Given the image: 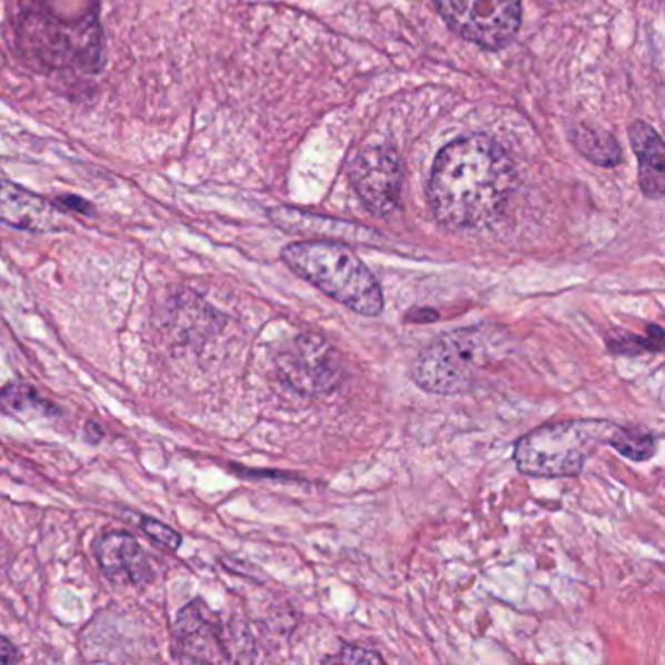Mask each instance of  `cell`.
Segmentation results:
<instances>
[{"label":"cell","mask_w":665,"mask_h":665,"mask_svg":"<svg viewBox=\"0 0 665 665\" xmlns=\"http://www.w3.org/2000/svg\"><path fill=\"white\" fill-rule=\"evenodd\" d=\"M515 185L504 147L488 135H468L441 149L433 162L427 200L441 225L461 231L488 225Z\"/></svg>","instance_id":"1"},{"label":"cell","mask_w":665,"mask_h":665,"mask_svg":"<svg viewBox=\"0 0 665 665\" xmlns=\"http://www.w3.org/2000/svg\"><path fill=\"white\" fill-rule=\"evenodd\" d=\"M14 32L38 71L94 74L102 64L100 0H18Z\"/></svg>","instance_id":"2"},{"label":"cell","mask_w":665,"mask_h":665,"mask_svg":"<svg viewBox=\"0 0 665 665\" xmlns=\"http://www.w3.org/2000/svg\"><path fill=\"white\" fill-rule=\"evenodd\" d=\"M512 352V334L496 324L451 330L417 355L412 377L422 391L441 396L471 393L482 375Z\"/></svg>","instance_id":"3"},{"label":"cell","mask_w":665,"mask_h":665,"mask_svg":"<svg viewBox=\"0 0 665 665\" xmlns=\"http://www.w3.org/2000/svg\"><path fill=\"white\" fill-rule=\"evenodd\" d=\"M281 260L291 272L353 313L379 316L385 309L377 278L344 242H295L281 250Z\"/></svg>","instance_id":"4"},{"label":"cell","mask_w":665,"mask_h":665,"mask_svg":"<svg viewBox=\"0 0 665 665\" xmlns=\"http://www.w3.org/2000/svg\"><path fill=\"white\" fill-rule=\"evenodd\" d=\"M607 420H562L533 430L515 445L517 471L533 478H572L615 430Z\"/></svg>","instance_id":"5"},{"label":"cell","mask_w":665,"mask_h":665,"mask_svg":"<svg viewBox=\"0 0 665 665\" xmlns=\"http://www.w3.org/2000/svg\"><path fill=\"white\" fill-rule=\"evenodd\" d=\"M453 32L484 49H502L522 26V0H435Z\"/></svg>","instance_id":"6"},{"label":"cell","mask_w":665,"mask_h":665,"mask_svg":"<svg viewBox=\"0 0 665 665\" xmlns=\"http://www.w3.org/2000/svg\"><path fill=\"white\" fill-rule=\"evenodd\" d=\"M281 379L295 393L321 396L336 389L344 377V365L336 347L316 334H299L278 355Z\"/></svg>","instance_id":"7"},{"label":"cell","mask_w":665,"mask_h":665,"mask_svg":"<svg viewBox=\"0 0 665 665\" xmlns=\"http://www.w3.org/2000/svg\"><path fill=\"white\" fill-rule=\"evenodd\" d=\"M352 184L375 215H389L401 198V162L391 147L363 149L352 164Z\"/></svg>","instance_id":"8"},{"label":"cell","mask_w":665,"mask_h":665,"mask_svg":"<svg viewBox=\"0 0 665 665\" xmlns=\"http://www.w3.org/2000/svg\"><path fill=\"white\" fill-rule=\"evenodd\" d=\"M174 634V654L180 662L205 664L226 662L223 633L219 618L205 607V603L193 602L178 613Z\"/></svg>","instance_id":"9"},{"label":"cell","mask_w":665,"mask_h":665,"mask_svg":"<svg viewBox=\"0 0 665 665\" xmlns=\"http://www.w3.org/2000/svg\"><path fill=\"white\" fill-rule=\"evenodd\" d=\"M0 223L28 233H61L63 211L40 193L0 178Z\"/></svg>","instance_id":"10"},{"label":"cell","mask_w":665,"mask_h":665,"mask_svg":"<svg viewBox=\"0 0 665 665\" xmlns=\"http://www.w3.org/2000/svg\"><path fill=\"white\" fill-rule=\"evenodd\" d=\"M97 558L113 584L144 585L153 577L143 548L123 531H112L98 541Z\"/></svg>","instance_id":"11"},{"label":"cell","mask_w":665,"mask_h":665,"mask_svg":"<svg viewBox=\"0 0 665 665\" xmlns=\"http://www.w3.org/2000/svg\"><path fill=\"white\" fill-rule=\"evenodd\" d=\"M270 216L275 225L285 229L289 233L319 234L322 241L361 242L371 244L377 234L360 225H350L336 219H322V216L305 215L295 209H273Z\"/></svg>","instance_id":"12"},{"label":"cell","mask_w":665,"mask_h":665,"mask_svg":"<svg viewBox=\"0 0 665 665\" xmlns=\"http://www.w3.org/2000/svg\"><path fill=\"white\" fill-rule=\"evenodd\" d=\"M628 135L641 164L642 192L649 200L664 198L665 149L662 137L657 135L656 129L644 121L633 123Z\"/></svg>","instance_id":"13"},{"label":"cell","mask_w":665,"mask_h":665,"mask_svg":"<svg viewBox=\"0 0 665 665\" xmlns=\"http://www.w3.org/2000/svg\"><path fill=\"white\" fill-rule=\"evenodd\" d=\"M572 139H574L577 151L599 167H615L621 161V147L605 131L580 125L574 129Z\"/></svg>","instance_id":"14"},{"label":"cell","mask_w":665,"mask_h":665,"mask_svg":"<svg viewBox=\"0 0 665 665\" xmlns=\"http://www.w3.org/2000/svg\"><path fill=\"white\" fill-rule=\"evenodd\" d=\"M607 443L613 450L617 451L618 455L631 459L634 463L648 461V459L656 455V435L646 432V430H638V427L615 425Z\"/></svg>","instance_id":"15"},{"label":"cell","mask_w":665,"mask_h":665,"mask_svg":"<svg viewBox=\"0 0 665 665\" xmlns=\"http://www.w3.org/2000/svg\"><path fill=\"white\" fill-rule=\"evenodd\" d=\"M0 410L18 416V414H30V412H43L48 414L51 412V404L43 401L40 394L33 391L32 386L22 385H10L0 393Z\"/></svg>","instance_id":"16"},{"label":"cell","mask_w":665,"mask_h":665,"mask_svg":"<svg viewBox=\"0 0 665 665\" xmlns=\"http://www.w3.org/2000/svg\"><path fill=\"white\" fill-rule=\"evenodd\" d=\"M609 350L617 355H641L646 352H657L656 345L649 342L646 336H633V334H625V332H618L617 336L609 337Z\"/></svg>","instance_id":"17"},{"label":"cell","mask_w":665,"mask_h":665,"mask_svg":"<svg viewBox=\"0 0 665 665\" xmlns=\"http://www.w3.org/2000/svg\"><path fill=\"white\" fill-rule=\"evenodd\" d=\"M141 530H143L149 537L153 538L157 545L164 546V548H169V551H178L180 545H182L180 533L172 530V527H169L167 523L157 522V520H151V517H143V520H141Z\"/></svg>","instance_id":"18"},{"label":"cell","mask_w":665,"mask_h":665,"mask_svg":"<svg viewBox=\"0 0 665 665\" xmlns=\"http://www.w3.org/2000/svg\"><path fill=\"white\" fill-rule=\"evenodd\" d=\"M326 662H336V664H381L383 657L379 656L377 652H373V649L345 644L344 648L340 649V654L329 657Z\"/></svg>","instance_id":"19"},{"label":"cell","mask_w":665,"mask_h":665,"mask_svg":"<svg viewBox=\"0 0 665 665\" xmlns=\"http://www.w3.org/2000/svg\"><path fill=\"white\" fill-rule=\"evenodd\" d=\"M57 209L61 211H69V213H79V215L94 216L97 215V208L90 203L89 200H84L81 195H72V193H64L56 198Z\"/></svg>","instance_id":"20"},{"label":"cell","mask_w":665,"mask_h":665,"mask_svg":"<svg viewBox=\"0 0 665 665\" xmlns=\"http://www.w3.org/2000/svg\"><path fill=\"white\" fill-rule=\"evenodd\" d=\"M404 321L410 324H430V322L440 321V313L430 306H414L406 313Z\"/></svg>","instance_id":"21"},{"label":"cell","mask_w":665,"mask_h":665,"mask_svg":"<svg viewBox=\"0 0 665 665\" xmlns=\"http://www.w3.org/2000/svg\"><path fill=\"white\" fill-rule=\"evenodd\" d=\"M18 659H20V654L14 648V644L7 641L4 636H0V664H17Z\"/></svg>","instance_id":"22"},{"label":"cell","mask_w":665,"mask_h":665,"mask_svg":"<svg viewBox=\"0 0 665 665\" xmlns=\"http://www.w3.org/2000/svg\"><path fill=\"white\" fill-rule=\"evenodd\" d=\"M646 337H648L652 344L656 345L657 352H662V350H664L665 332L662 326H657V324H649L648 329H646Z\"/></svg>","instance_id":"23"},{"label":"cell","mask_w":665,"mask_h":665,"mask_svg":"<svg viewBox=\"0 0 665 665\" xmlns=\"http://www.w3.org/2000/svg\"><path fill=\"white\" fill-rule=\"evenodd\" d=\"M87 437H89L90 443H100L102 437H104V430L100 425L94 424V422H89L87 424Z\"/></svg>","instance_id":"24"}]
</instances>
